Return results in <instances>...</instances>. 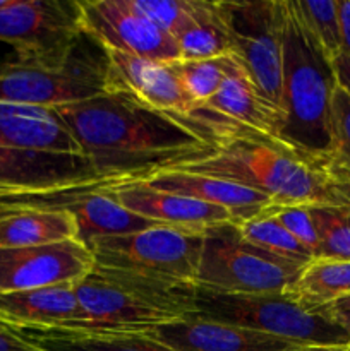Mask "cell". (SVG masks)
<instances>
[{
  "label": "cell",
  "mask_w": 350,
  "mask_h": 351,
  "mask_svg": "<svg viewBox=\"0 0 350 351\" xmlns=\"http://www.w3.org/2000/svg\"><path fill=\"white\" fill-rule=\"evenodd\" d=\"M202 105L233 123L280 143L283 115L257 93L246 69L226 79L222 89Z\"/></svg>",
  "instance_id": "7402d4cb"
},
{
  "label": "cell",
  "mask_w": 350,
  "mask_h": 351,
  "mask_svg": "<svg viewBox=\"0 0 350 351\" xmlns=\"http://www.w3.org/2000/svg\"><path fill=\"white\" fill-rule=\"evenodd\" d=\"M172 170L223 178L264 194L275 206L338 202L321 167L278 141L240 127Z\"/></svg>",
  "instance_id": "7a4b0ae2"
},
{
  "label": "cell",
  "mask_w": 350,
  "mask_h": 351,
  "mask_svg": "<svg viewBox=\"0 0 350 351\" xmlns=\"http://www.w3.org/2000/svg\"><path fill=\"white\" fill-rule=\"evenodd\" d=\"M108 89L105 50L86 34L60 64L0 62V103L57 108L95 98Z\"/></svg>",
  "instance_id": "8992f818"
},
{
  "label": "cell",
  "mask_w": 350,
  "mask_h": 351,
  "mask_svg": "<svg viewBox=\"0 0 350 351\" xmlns=\"http://www.w3.org/2000/svg\"><path fill=\"white\" fill-rule=\"evenodd\" d=\"M19 332L40 351H175L144 331L23 329Z\"/></svg>",
  "instance_id": "603a6c76"
},
{
  "label": "cell",
  "mask_w": 350,
  "mask_h": 351,
  "mask_svg": "<svg viewBox=\"0 0 350 351\" xmlns=\"http://www.w3.org/2000/svg\"><path fill=\"white\" fill-rule=\"evenodd\" d=\"M196 285L96 266L74 285L86 331H150L196 314Z\"/></svg>",
  "instance_id": "277c9868"
},
{
  "label": "cell",
  "mask_w": 350,
  "mask_h": 351,
  "mask_svg": "<svg viewBox=\"0 0 350 351\" xmlns=\"http://www.w3.org/2000/svg\"><path fill=\"white\" fill-rule=\"evenodd\" d=\"M106 191L117 204L156 225L205 232L206 228L223 223H235L232 215L220 206L156 191L141 182L106 184Z\"/></svg>",
  "instance_id": "2e32d148"
},
{
  "label": "cell",
  "mask_w": 350,
  "mask_h": 351,
  "mask_svg": "<svg viewBox=\"0 0 350 351\" xmlns=\"http://www.w3.org/2000/svg\"><path fill=\"white\" fill-rule=\"evenodd\" d=\"M340 27H342L343 51L350 55V0H338Z\"/></svg>",
  "instance_id": "8d00e7d4"
},
{
  "label": "cell",
  "mask_w": 350,
  "mask_h": 351,
  "mask_svg": "<svg viewBox=\"0 0 350 351\" xmlns=\"http://www.w3.org/2000/svg\"><path fill=\"white\" fill-rule=\"evenodd\" d=\"M326 315V317L331 319L333 322L340 324L342 328L349 329L350 331V295L349 297H343L340 300L331 302V304H326L323 307H316Z\"/></svg>",
  "instance_id": "e575fe53"
},
{
  "label": "cell",
  "mask_w": 350,
  "mask_h": 351,
  "mask_svg": "<svg viewBox=\"0 0 350 351\" xmlns=\"http://www.w3.org/2000/svg\"><path fill=\"white\" fill-rule=\"evenodd\" d=\"M205 0H127L150 23L177 38L198 17Z\"/></svg>",
  "instance_id": "f1b7e54d"
},
{
  "label": "cell",
  "mask_w": 350,
  "mask_h": 351,
  "mask_svg": "<svg viewBox=\"0 0 350 351\" xmlns=\"http://www.w3.org/2000/svg\"><path fill=\"white\" fill-rule=\"evenodd\" d=\"M0 351H40L21 336L19 331L0 322Z\"/></svg>",
  "instance_id": "836d02e7"
},
{
  "label": "cell",
  "mask_w": 350,
  "mask_h": 351,
  "mask_svg": "<svg viewBox=\"0 0 350 351\" xmlns=\"http://www.w3.org/2000/svg\"><path fill=\"white\" fill-rule=\"evenodd\" d=\"M336 88L331 58L302 19L295 0H285L283 125L278 137L283 146L316 163L333 153L331 101Z\"/></svg>",
  "instance_id": "3957f363"
},
{
  "label": "cell",
  "mask_w": 350,
  "mask_h": 351,
  "mask_svg": "<svg viewBox=\"0 0 350 351\" xmlns=\"http://www.w3.org/2000/svg\"><path fill=\"white\" fill-rule=\"evenodd\" d=\"M312 206V204H311ZM311 206L309 204H288L273 206V213L283 228L311 254L318 256V230H316L314 218H312Z\"/></svg>",
  "instance_id": "4dcf8cb0"
},
{
  "label": "cell",
  "mask_w": 350,
  "mask_h": 351,
  "mask_svg": "<svg viewBox=\"0 0 350 351\" xmlns=\"http://www.w3.org/2000/svg\"><path fill=\"white\" fill-rule=\"evenodd\" d=\"M110 89L129 93L150 108L172 117L192 115L198 103L182 84L177 62H156L105 50ZM108 89V91H110Z\"/></svg>",
  "instance_id": "9a60e30c"
},
{
  "label": "cell",
  "mask_w": 350,
  "mask_h": 351,
  "mask_svg": "<svg viewBox=\"0 0 350 351\" xmlns=\"http://www.w3.org/2000/svg\"><path fill=\"white\" fill-rule=\"evenodd\" d=\"M156 191L172 192V194L185 195L196 201L220 206L232 215L235 225L253 219L270 209L273 204L264 194L247 189L244 185L223 180V178L208 177V175L191 173L184 170H165L137 180Z\"/></svg>",
  "instance_id": "ffe728a7"
},
{
  "label": "cell",
  "mask_w": 350,
  "mask_h": 351,
  "mask_svg": "<svg viewBox=\"0 0 350 351\" xmlns=\"http://www.w3.org/2000/svg\"><path fill=\"white\" fill-rule=\"evenodd\" d=\"M196 315L254 329L287 339L297 346L350 343V331L309 307L292 291L278 293H220L196 287Z\"/></svg>",
  "instance_id": "5b68a950"
},
{
  "label": "cell",
  "mask_w": 350,
  "mask_h": 351,
  "mask_svg": "<svg viewBox=\"0 0 350 351\" xmlns=\"http://www.w3.org/2000/svg\"><path fill=\"white\" fill-rule=\"evenodd\" d=\"M108 182L60 189L45 194L14 195V201L38 208L67 211L75 219L79 240L86 245L102 237L127 235L153 228L156 223L144 219L117 204L106 191Z\"/></svg>",
  "instance_id": "4fadbf2b"
},
{
  "label": "cell",
  "mask_w": 350,
  "mask_h": 351,
  "mask_svg": "<svg viewBox=\"0 0 350 351\" xmlns=\"http://www.w3.org/2000/svg\"><path fill=\"white\" fill-rule=\"evenodd\" d=\"M318 163L336 201L350 204V158L333 151Z\"/></svg>",
  "instance_id": "d6a6232c"
},
{
  "label": "cell",
  "mask_w": 350,
  "mask_h": 351,
  "mask_svg": "<svg viewBox=\"0 0 350 351\" xmlns=\"http://www.w3.org/2000/svg\"><path fill=\"white\" fill-rule=\"evenodd\" d=\"M244 69L235 53L220 55L202 60H178L177 71L182 84L198 105L208 101L222 89L225 81Z\"/></svg>",
  "instance_id": "484cf974"
},
{
  "label": "cell",
  "mask_w": 350,
  "mask_h": 351,
  "mask_svg": "<svg viewBox=\"0 0 350 351\" xmlns=\"http://www.w3.org/2000/svg\"><path fill=\"white\" fill-rule=\"evenodd\" d=\"M295 5L326 55L333 60L342 53L338 0H295Z\"/></svg>",
  "instance_id": "f546056e"
},
{
  "label": "cell",
  "mask_w": 350,
  "mask_h": 351,
  "mask_svg": "<svg viewBox=\"0 0 350 351\" xmlns=\"http://www.w3.org/2000/svg\"><path fill=\"white\" fill-rule=\"evenodd\" d=\"M102 184L86 156L16 149L0 136V199Z\"/></svg>",
  "instance_id": "5bb4252c"
},
{
  "label": "cell",
  "mask_w": 350,
  "mask_h": 351,
  "mask_svg": "<svg viewBox=\"0 0 350 351\" xmlns=\"http://www.w3.org/2000/svg\"><path fill=\"white\" fill-rule=\"evenodd\" d=\"M0 322L23 329H78L84 322L74 285L0 293Z\"/></svg>",
  "instance_id": "ac0fdd59"
},
{
  "label": "cell",
  "mask_w": 350,
  "mask_h": 351,
  "mask_svg": "<svg viewBox=\"0 0 350 351\" xmlns=\"http://www.w3.org/2000/svg\"><path fill=\"white\" fill-rule=\"evenodd\" d=\"M331 62H333V69H335V75H336V81H338V86H342V88L350 95V55H347L345 51H342V53L336 55Z\"/></svg>",
  "instance_id": "d590c367"
},
{
  "label": "cell",
  "mask_w": 350,
  "mask_h": 351,
  "mask_svg": "<svg viewBox=\"0 0 350 351\" xmlns=\"http://www.w3.org/2000/svg\"><path fill=\"white\" fill-rule=\"evenodd\" d=\"M175 351H294L302 346L254 329L187 315L144 331Z\"/></svg>",
  "instance_id": "e0dca14e"
},
{
  "label": "cell",
  "mask_w": 350,
  "mask_h": 351,
  "mask_svg": "<svg viewBox=\"0 0 350 351\" xmlns=\"http://www.w3.org/2000/svg\"><path fill=\"white\" fill-rule=\"evenodd\" d=\"M95 267L81 240L38 247H0V293L75 285Z\"/></svg>",
  "instance_id": "7c38bea8"
},
{
  "label": "cell",
  "mask_w": 350,
  "mask_h": 351,
  "mask_svg": "<svg viewBox=\"0 0 350 351\" xmlns=\"http://www.w3.org/2000/svg\"><path fill=\"white\" fill-rule=\"evenodd\" d=\"M331 130L336 153L350 158V95L338 86L331 101Z\"/></svg>",
  "instance_id": "1f68e13d"
},
{
  "label": "cell",
  "mask_w": 350,
  "mask_h": 351,
  "mask_svg": "<svg viewBox=\"0 0 350 351\" xmlns=\"http://www.w3.org/2000/svg\"><path fill=\"white\" fill-rule=\"evenodd\" d=\"M10 2H12V0H0V10H3L5 7H9Z\"/></svg>",
  "instance_id": "f35d334b"
},
{
  "label": "cell",
  "mask_w": 350,
  "mask_h": 351,
  "mask_svg": "<svg viewBox=\"0 0 350 351\" xmlns=\"http://www.w3.org/2000/svg\"><path fill=\"white\" fill-rule=\"evenodd\" d=\"M292 293L309 307H323L350 295V261L314 257L304 266Z\"/></svg>",
  "instance_id": "d4e9b609"
},
{
  "label": "cell",
  "mask_w": 350,
  "mask_h": 351,
  "mask_svg": "<svg viewBox=\"0 0 350 351\" xmlns=\"http://www.w3.org/2000/svg\"><path fill=\"white\" fill-rule=\"evenodd\" d=\"M55 110L108 184L144 180L211 149L187 119L150 108L119 89Z\"/></svg>",
  "instance_id": "6da1fadb"
},
{
  "label": "cell",
  "mask_w": 350,
  "mask_h": 351,
  "mask_svg": "<svg viewBox=\"0 0 350 351\" xmlns=\"http://www.w3.org/2000/svg\"><path fill=\"white\" fill-rule=\"evenodd\" d=\"M294 351H350V343L345 345H329V346H302Z\"/></svg>",
  "instance_id": "74e56055"
},
{
  "label": "cell",
  "mask_w": 350,
  "mask_h": 351,
  "mask_svg": "<svg viewBox=\"0 0 350 351\" xmlns=\"http://www.w3.org/2000/svg\"><path fill=\"white\" fill-rule=\"evenodd\" d=\"M237 226L247 242L273 256L302 264H307L309 261L314 259L278 221L273 213V206L256 218L239 223Z\"/></svg>",
  "instance_id": "4316f807"
},
{
  "label": "cell",
  "mask_w": 350,
  "mask_h": 351,
  "mask_svg": "<svg viewBox=\"0 0 350 351\" xmlns=\"http://www.w3.org/2000/svg\"><path fill=\"white\" fill-rule=\"evenodd\" d=\"M318 230V256L325 259L350 261V204L326 202L311 206Z\"/></svg>",
  "instance_id": "83f0119b"
},
{
  "label": "cell",
  "mask_w": 350,
  "mask_h": 351,
  "mask_svg": "<svg viewBox=\"0 0 350 351\" xmlns=\"http://www.w3.org/2000/svg\"><path fill=\"white\" fill-rule=\"evenodd\" d=\"M305 264L247 242L235 223L205 230L196 287L220 293L290 291Z\"/></svg>",
  "instance_id": "52a82bcc"
},
{
  "label": "cell",
  "mask_w": 350,
  "mask_h": 351,
  "mask_svg": "<svg viewBox=\"0 0 350 351\" xmlns=\"http://www.w3.org/2000/svg\"><path fill=\"white\" fill-rule=\"evenodd\" d=\"M180 60H202L233 53L232 38L220 2H202L194 23L177 38Z\"/></svg>",
  "instance_id": "cb8c5ba5"
},
{
  "label": "cell",
  "mask_w": 350,
  "mask_h": 351,
  "mask_svg": "<svg viewBox=\"0 0 350 351\" xmlns=\"http://www.w3.org/2000/svg\"><path fill=\"white\" fill-rule=\"evenodd\" d=\"M0 136L16 149L84 156L72 130L50 106L0 103Z\"/></svg>",
  "instance_id": "d6986e66"
},
{
  "label": "cell",
  "mask_w": 350,
  "mask_h": 351,
  "mask_svg": "<svg viewBox=\"0 0 350 351\" xmlns=\"http://www.w3.org/2000/svg\"><path fill=\"white\" fill-rule=\"evenodd\" d=\"M205 232L156 225L89 243L96 266L130 271L168 281L194 283Z\"/></svg>",
  "instance_id": "ba28073f"
},
{
  "label": "cell",
  "mask_w": 350,
  "mask_h": 351,
  "mask_svg": "<svg viewBox=\"0 0 350 351\" xmlns=\"http://www.w3.org/2000/svg\"><path fill=\"white\" fill-rule=\"evenodd\" d=\"M81 27L103 50L156 62L180 60L178 43L141 16L127 0H79Z\"/></svg>",
  "instance_id": "8fae6325"
},
{
  "label": "cell",
  "mask_w": 350,
  "mask_h": 351,
  "mask_svg": "<svg viewBox=\"0 0 350 351\" xmlns=\"http://www.w3.org/2000/svg\"><path fill=\"white\" fill-rule=\"evenodd\" d=\"M82 36L79 0H12L0 10V41L19 62L60 64Z\"/></svg>",
  "instance_id": "30bf717a"
},
{
  "label": "cell",
  "mask_w": 350,
  "mask_h": 351,
  "mask_svg": "<svg viewBox=\"0 0 350 351\" xmlns=\"http://www.w3.org/2000/svg\"><path fill=\"white\" fill-rule=\"evenodd\" d=\"M75 239L78 225L67 211L0 199V247H38Z\"/></svg>",
  "instance_id": "44dd1931"
},
{
  "label": "cell",
  "mask_w": 350,
  "mask_h": 351,
  "mask_svg": "<svg viewBox=\"0 0 350 351\" xmlns=\"http://www.w3.org/2000/svg\"><path fill=\"white\" fill-rule=\"evenodd\" d=\"M239 57L261 96L283 115L285 0L220 2Z\"/></svg>",
  "instance_id": "9c48e42d"
}]
</instances>
